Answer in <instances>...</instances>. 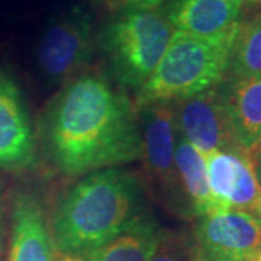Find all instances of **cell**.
<instances>
[{
    "label": "cell",
    "instance_id": "cell-1",
    "mask_svg": "<svg viewBox=\"0 0 261 261\" xmlns=\"http://www.w3.org/2000/svg\"><path fill=\"white\" fill-rule=\"evenodd\" d=\"M39 135L51 166L70 177L141 159L137 105L122 86L96 70L63 86L48 105Z\"/></svg>",
    "mask_w": 261,
    "mask_h": 261
},
{
    "label": "cell",
    "instance_id": "cell-2",
    "mask_svg": "<svg viewBox=\"0 0 261 261\" xmlns=\"http://www.w3.org/2000/svg\"><path fill=\"white\" fill-rule=\"evenodd\" d=\"M144 185L130 171L112 167L80 178L57 202L51 233L58 254L83 257L108 243L144 214Z\"/></svg>",
    "mask_w": 261,
    "mask_h": 261
},
{
    "label": "cell",
    "instance_id": "cell-3",
    "mask_svg": "<svg viewBox=\"0 0 261 261\" xmlns=\"http://www.w3.org/2000/svg\"><path fill=\"white\" fill-rule=\"evenodd\" d=\"M238 27L215 38L174 31L154 73L135 93L137 108L177 102L218 86L228 73Z\"/></svg>",
    "mask_w": 261,
    "mask_h": 261
},
{
    "label": "cell",
    "instance_id": "cell-4",
    "mask_svg": "<svg viewBox=\"0 0 261 261\" xmlns=\"http://www.w3.org/2000/svg\"><path fill=\"white\" fill-rule=\"evenodd\" d=\"M174 29L159 9H128L112 19L100 35L113 80L135 93L154 73Z\"/></svg>",
    "mask_w": 261,
    "mask_h": 261
},
{
    "label": "cell",
    "instance_id": "cell-5",
    "mask_svg": "<svg viewBox=\"0 0 261 261\" xmlns=\"http://www.w3.org/2000/svg\"><path fill=\"white\" fill-rule=\"evenodd\" d=\"M141 161L152 193L176 212L189 211L178 186L176 145L178 130L171 103H151L138 108ZM190 212V211H189Z\"/></svg>",
    "mask_w": 261,
    "mask_h": 261
},
{
    "label": "cell",
    "instance_id": "cell-6",
    "mask_svg": "<svg viewBox=\"0 0 261 261\" xmlns=\"http://www.w3.org/2000/svg\"><path fill=\"white\" fill-rule=\"evenodd\" d=\"M93 49L90 15L82 8L65 10L49 22L38 42V68L49 84L64 86L87 70Z\"/></svg>",
    "mask_w": 261,
    "mask_h": 261
},
{
    "label": "cell",
    "instance_id": "cell-7",
    "mask_svg": "<svg viewBox=\"0 0 261 261\" xmlns=\"http://www.w3.org/2000/svg\"><path fill=\"white\" fill-rule=\"evenodd\" d=\"M193 238L196 261H255L261 221L252 212L219 211L199 216Z\"/></svg>",
    "mask_w": 261,
    "mask_h": 261
},
{
    "label": "cell",
    "instance_id": "cell-8",
    "mask_svg": "<svg viewBox=\"0 0 261 261\" xmlns=\"http://www.w3.org/2000/svg\"><path fill=\"white\" fill-rule=\"evenodd\" d=\"M171 105L178 134L203 157L214 151L238 148L219 84Z\"/></svg>",
    "mask_w": 261,
    "mask_h": 261
},
{
    "label": "cell",
    "instance_id": "cell-9",
    "mask_svg": "<svg viewBox=\"0 0 261 261\" xmlns=\"http://www.w3.org/2000/svg\"><path fill=\"white\" fill-rule=\"evenodd\" d=\"M37 163V135L16 79L0 67V168L28 170Z\"/></svg>",
    "mask_w": 261,
    "mask_h": 261
},
{
    "label": "cell",
    "instance_id": "cell-10",
    "mask_svg": "<svg viewBox=\"0 0 261 261\" xmlns=\"http://www.w3.org/2000/svg\"><path fill=\"white\" fill-rule=\"evenodd\" d=\"M209 189L218 211L252 212L261 200V186L251 159L241 148L205 155Z\"/></svg>",
    "mask_w": 261,
    "mask_h": 261
},
{
    "label": "cell",
    "instance_id": "cell-11",
    "mask_svg": "<svg viewBox=\"0 0 261 261\" xmlns=\"http://www.w3.org/2000/svg\"><path fill=\"white\" fill-rule=\"evenodd\" d=\"M51 226L39 199L18 192L12 203V233L8 261H58Z\"/></svg>",
    "mask_w": 261,
    "mask_h": 261
},
{
    "label": "cell",
    "instance_id": "cell-12",
    "mask_svg": "<svg viewBox=\"0 0 261 261\" xmlns=\"http://www.w3.org/2000/svg\"><path fill=\"white\" fill-rule=\"evenodd\" d=\"M219 90L233 141L250 152L261 142V75L226 74Z\"/></svg>",
    "mask_w": 261,
    "mask_h": 261
},
{
    "label": "cell",
    "instance_id": "cell-13",
    "mask_svg": "<svg viewBox=\"0 0 261 261\" xmlns=\"http://www.w3.org/2000/svg\"><path fill=\"white\" fill-rule=\"evenodd\" d=\"M244 0H170L164 10L174 31L215 38L240 25Z\"/></svg>",
    "mask_w": 261,
    "mask_h": 261
},
{
    "label": "cell",
    "instance_id": "cell-14",
    "mask_svg": "<svg viewBox=\"0 0 261 261\" xmlns=\"http://www.w3.org/2000/svg\"><path fill=\"white\" fill-rule=\"evenodd\" d=\"M164 229L148 214H141L108 243L80 257L82 261H149Z\"/></svg>",
    "mask_w": 261,
    "mask_h": 261
},
{
    "label": "cell",
    "instance_id": "cell-15",
    "mask_svg": "<svg viewBox=\"0 0 261 261\" xmlns=\"http://www.w3.org/2000/svg\"><path fill=\"white\" fill-rule=\"evenodd\" d=\"M176 171L181 195L192 214L199 218L219 212L209 189L205 157L180 134L176 145Z\"/></svg>",
    "mask_w": 261,
    "mask_h": 261
},
{
    "label": "cell",
    "instance_id": "cell-16",
    "mask_svg": "<svg viewBox=\"0 0 261 261\" xmlns=\"http://www.w3.org/2000/svg\"><path fill=\"white\" fill-rule=\"evenodd\" d=\"M226 74L261 75V13L240 22Z\"/></svg>",
    "mask_w": 261,
    "mask_h": 261
},
{
    "label": "cell",
    "instance_id": "cell-17",
    "mask_svg": "<svg viewBox=\"0 0 261 261\" xmlns=\"http://www.w3.org/2000/svg\"><path fill=\"white\" fill-rule=\"evenodd\" d=\"M149 261H196L193 235L164 229L159 247Z\"/></svg>",
    "mask_w": 261,
    "mask_h": 261
},
{
    "label": "cell",
    "instance_id": "cell-18",
    "mask_svg": "<svg viewBox=\"0 0 261 261\" xmlns=\"http://www.w3.org/2000/svg\"><path fill=\"white\" fill-rule=\"evenodd\" d=\"M170 0H126L128 9H159L160 6Z\"/></svg>",
    "mask_w": 261,
    "mask_h": 261
},
{
    "label": "cell",
    "instance_id": "cell-19",
    "mask_svg": "<svg viewBox=\"0 0 261 261\" xmlns=\"http://www.w3.org/2000/svg\"><path fill=\"white\" fill-rule=\"evenodd\" d=\"M250 159H251L252 167H254V171H255V176L258 178V183L261 186V142H258L254 148L248 152Z\"/></svg>",
    "mask_w": 261,
    "mask_h": 261
},
{
    "label": "cell",
    "instance_id": "cell-20",
    "mask_svg": "<svg viewBox=\"0 0 261 261\" xmlns=\"http://www.w3.org/2000/svg\"><path fill=\"white\" fill-rule=\"evenodd\" d=\"M2 238H3V216H2V200H0V250H2Z\"/></svg>",
    "mask_w": 261,
    "mask_h": 261
},
{
    "label": "cell",
    "instance_id": "cell-21",
    "mask_svg": "<svg viewBox=\"0 0 261 261\" xmlns=\"http://www.w3.org/2000/svg\"><path fill=\"white\" fill-rule=\"evenodd\" d=\"M254 214L257 215V216L260 218V221H261V200H260V203L257 205V207H255V211H254Z\"/></svg>",
    "mask_w": 261,
    "mask_h": 261
},
{
    "label": "cell",
    "instance_id": "cell-22",
    "mask_svg": "<svg viewBox=\"0 0 261 261\" xmlns=\"http://www.w3.org/2000/svg\"><path fill=\"white\" fill-rule=\"evenodd\" d=\"M61 261H82L80 258H77V257H64Z\"/></svg>",
    "mask_w": 261,
    "mask_h": 261
},
{
    "label": "cell",
    "instance_id": "cell-23",
    "mask_svg": "<svg viewBox=\"0 0 261 261\" xmlns=\"http://www.w3.org/2000/svg\"><path fill=\"white\" fill-rule=\"evenodd\" d=\"M255 261H261V251H260V254H258V257H257V260Z\"/></svg>",
    "mask_w": 261,
    "mask_h": 261
},
{
    "label": "cell",
    "instance_id": "cell-24",
    "mask_svg": "<svg viewBox=\"0 0 261 261\" xmlns=\"http://www.w3.org/2000/svg\"><path fill=\"white\" fill-rule=\"evenodd\" d=\"M248 2H260V0H248Z\"/></svg>",
    "mask_w": 261,
    "mask_h": 261
}]
</instances>
